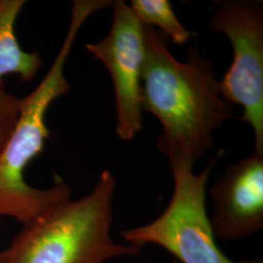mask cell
<instances>
[{
    "label": "cell",
    "instance_id": "30bf717a",
    "mask_svg": "<svg viewBox=\"0 0 263 263\" xmlns=\"http://www.w3.org/2000/svg\"><path fill=\"white\" fill-rule=\"evenodd\" d=\"M20 99L0 87V155L18 118Z\"/></svg>",
    "mask_w": 263,
    "mask_h": 263
},
{
    "label": "cell",
    "instance_id": "3957f363",
    "mask_svg": "<svg viewBox=\"0 0 263 263\" xmlns=\"http://www.w3.org/2000/svg\"><path fill=\"white\" fill-rule=\"evenodd\" d=\"M116 179L102 172L92 191L69 199L24 226L0 251V263H104L141 254V248L111 238Z\"/></svg>",
    "mask_w": 263,
    "mask_h": 263
},
{
    "label": "cell",
    "instance_id": "5b68a950",
    "mask_svg": "<svg viewBox=\"0 0 263 263\" xmlns=\"http://www.w3.org/2000/svg\"><path fill=\"white\" fill-rule=\"evenodd\" d=\"M213 3L208 28L223 33L233 48L232 64L219 80L221 94L230 104L243 107L242 120L254 133V151L263 153V2Z\"/></svg>",
    "mask_w": 263,
    "mask_h": 263
},
{
    "label": "cell",
    "instance_id": "6da1fadb",
    "mask_svg": "<svg viewBox=\"0 0 263 263\" xmlns=\"http://www.w3.org/2000/svg\"><path fill=\"white\" fill-rule=\"evenodd\" d=\"M143 34L142 110L162 124L157 148L168 157L171 168H193L215 145L216 129L233 118V108L221 94L212 62L197 48H189L185 62H179L161 31L143 26Z\"/></svg>",
    "mask_w": 263,
    "mask_h": 263
},
{
    "label": "cell",
    "instance_id": "ba28073f",
    "mask_svg": "<svg viewBox=\"0 0 263 263\" xmlns=\"http://www.w3.org/2000/svg\"><path fill=\"white\" fill-rule=\"evenodd\" d=\"M26 3L25 0H0V81L14 74L28 82L43 66L40 54L24 50L16 36V22Z\"/></svg>",
    "mask_w": 263,
    "mask_h": 263
},
{
    "label": "cell",
    "instance_id": "8992f818",
    "mask_svg": "<svg viewBox=\"0 0 263 263\" xmlns=\"http://www.w3.org/2000/svg\"><path fill=\"white\" fill-rule=\"evenodd\" d=\"M113 18L108 34L86 49L101 61L112 79L116 134L132 141L141 130V76L144 61L143 25L122 0L113 1Z\"/></svg>",
    "mask_w": 263,
    "mask_h": 263
},
{
    "label": "cell",
    "instance_id": "9c48e42d",
    "mask_svg": "<svg viewBox=\"0 0 263 263\" xmlns=\"http://www.w3.org/2000/svg\"><path fill=\"white\" fill-rule=\"evenodd\" d=\"M141 25L157 27L177 45L185 44L191 33L178 19L168 0H132L129 5Z\"/></svg>",
    "mask_w": 263,
    "mask_h": 263
},
{
    "label": "cell",
    "instance_id": "52a82bcc",
    "mask_svg": "<svg viewBox=\"0 0 263 263\" xmlns=\"http://www.w3.org/2000/svg\"><path fill=\"white\" fill-rule=\"evenodd\" d=\"M215 237L237 241L263 228V153L254 151L226 168L210 190Z\"/></svg>",
    "mask_w": 263,
    "mask_h": 263
},
{
    "label": "cell",
    "instance_id": "277c9868",
    "mask_svg": "<svg viewBox=\"0 0 263 263\" xmlns=\"http://www.w3.org/2000/svg\"><path fill=\"white\" fill-rule=\"evenodd\" d=\"M221 155L222 151L198 174L188 166L171 168L174 192L168 207L149 223L123 230V239L141 249L147 244L158 245L181 263H263L257 257L231 260L216 245L206 209V187Z\"/></svg>",
    "mask_w": 263,
    "mask_h": 263
},
{
    "label": "cell",
    "instance_id": "7a4b0ae2",
    "mask_svg": "<svg viewBox=\"0 0 263 263\" xmlns=\"http://www.w3.org/2000/svg\"><path fill=\"white\" fill-rule=\"evenodd\" d=\"M112 3L109 0L73 2L66 37L47 74L30 94L20 99L17 121L0 155V216L28 226L71 199L69 185L62 179L45 189L30 186L25 179V170L42 152L50 137L45 121L49 107L70 89L65 66L80 29L94 13L111 7Z\"/></svg>",
    "mask_w": 263,
    "mask_h": 263
}]
</instances>
